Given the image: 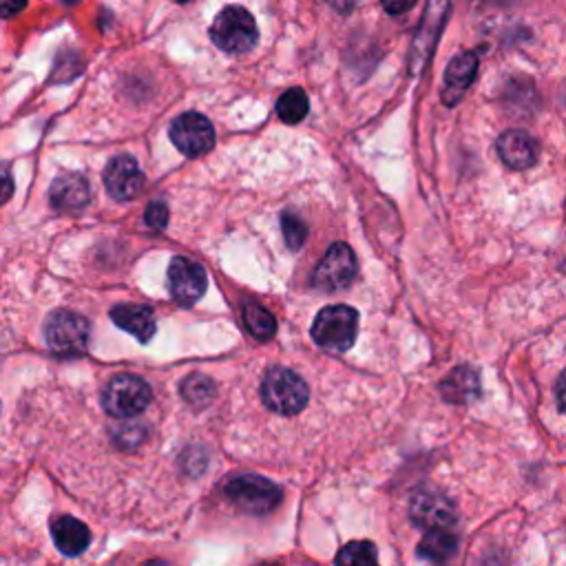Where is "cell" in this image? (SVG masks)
<instances>
[{"label": "cell", "mask_w": 566, "mask_h": 566, "mask_svg": "<svg viewBox=\"0 0 566 566\" xmlns=\"http://www.w3.org/2000/svg\"><path fill=\"white\" fill-rule=\"evenodd\" d=\"M213 43L226 54L241 56L259 43V29L253 14L239 5H230L217 14L211 25Z\"/></svg>", "instance_id": "cell-1"}, {"label": "cell", "mask_w": 566, "mask_h": 566, "mask_svg": "<svg viewBox=\"0 0 566 566\" xmlns=\"http://www.w3.org/2000/svg\"><path fill=\"white\" fill-rule=\"evenodd\" d=\"M310 390L299 374L286 368H272L261 381V401L270 412L295 416L308 405Z\"/></svg>", "instance_id": "cell-2"}, {"label": "cell", "mask_w": 566, "mask_h": 566, "mask_svg": "<svg viewBox=\"0 0 566 566\" xmlns=\"http://www.w3.org/2000/svg\"><path fill=\"white\" fill-rule=\"evenodd\" d=\"M359 332V314L350 306L323 308L312 323V339L323 350H350Z\"/></svg>", "instance_id": "cell-3"}, {"label": "cell", "mask_w": 566, "mask_h": 566, "mask_svg": "<svg viewBox=\"0 0 566 566\" xmlns=\"http://www.w3.org/2000/svg\"><path fill=\"white\" fill-rule=\"evenodd\" d=\"M89 321L78 312L56 310L45 321V341L60 356H80L89 348Z\"/></svg>", "instance_id": "cell-4"}, {"label": "cell", "mask_w": 566, "mask_h": 566, "mask_svg": "<svg viewBox=\"0 0 566 566\" xmlns=\"http://www.w3.org/2000/svg\"><path fill=\"white\" fill-rule=\"evenodd\" d=\"M153 398L151 387L140 376L120 374L113 376L102 394V405L113 418L140 416Z\"/></svg>", "instance_id": "cell-5"}, {"label": "cell", "mask_w": 566, "mask_h": 566, "mask_svg": "<svg viewBox=\"0 0 566 566\" xmlns=\"http://www.w3.org/2000/svg\"><path fill=\"white\" fill-rule=\"evenodd\" d=\"M228 500L246 513H255V516H264L272 509L279 507L281 502V489L275 482L264 476H237L224 487Z\"/></svg>", "instance_id": "cell-6"}, {"label": "cell", "mask_w": 566, "mask_h": 566, "mask_svg": "<svg viewBox=\"0 0 566 566\" xmlns=\"http://www.w3.org/2000/svg\"><path fill=\"white\" fill-rule=\"evenodd\" d=\"M171 142L186 157H202L215 146V129L211 120L202 113L188 111L175 118L171 129Z\"/></svg>", "instance_id": "cell-7"}, {"label": "cell", "mask_w": 566, "mask_h": 566, "mask_svg": "<svg viewBox=\"0 0 566 566\" xmlns=\"http://www.w3.org/2000/svg\"><path fill=\"white\" fill-rule=\"evenodd\" d=\"M356 275V257L348 244H332L317 268L312 272V283L323 292H337L348 288Z\"/></svg>", "instance_id": "cell-8"}, {"label": "cell", "mask_w": 566, "mask_h": 566, "mask_svg": "<svg viewBox=\"0 0 566 566\" xmlns=\"http://www.w3.org/2000/svg\"><path fill=\"white\" fill-rule=\"evenodd\" d=\"M208 277L206 270L193 259L175 257L169 266V290L171 297L182 306H193L206 295Z\"/></svg>", "instance_id": "cell-9"}, {"label": "cell", "mask_w": 566, "mask_h": 566, "mask_svg": "<svg viewBox=\"0 0 566 566\" xmlns=\"http://www.w3.org/2000/svg\"><path fill=\"white\" fill-rule=\"evenodd\" d=\"M104 186L118 202H131L142 191L144 173L131 155H118L104 169Z\"/></svg>", "instance_id": "cell-10"}, {"label": "cell", "mask_w": 566, "mask_h": 566, "mask_svg": "<svg viewBox=\"0 0 566 566\" xmlns=\"http://www.w3.org/2000/svg\"><path fill=\"white\" fill-rule=\"evenodd\" d=\"M410 516L414 524L427 531L449 529L456 522L454 502L438 494H421L412 500Z\"/></svg>", "instance_id": "cell-11"}, {"label": "cell", "mask_w": 566, "mask_h": 566, "mask_svg": "<svg viewBox=\"0 0 566 566\" xmlns=\"http://www.w3.org/2000/svg\"><path fill=\"white\" fill-rule=\"evenodd\" d=\"M447 14H449V0H429V7L421 23V31H418V36L414 40V51H412L414 73L423 65H427V58L432 54L436 38L440 34V27L445 25Z\"/></svg>", "instance_id": "cell-12"}, {"label": "cell", "mask_w": 566, "mask_h": 566, "mask_svg": "<svg viewBox=\"0 0 566 566\" xmlns=\"http://www.w3.org/2000/svg\"><path fill=\"white\" fill-rule=\"evenodd\" d=\"M498 155L513 171H527L538 162V142L527 131L511 129L498 138Z\"/></svg>", "instance_id": "cell-13"}, {"label": "cell", "mask_w": 566, "mask_h": 566, "mask_svg": "<svg viewBox=\"0 0 566 566\" xmlns=\"http://www.w3.org/2000/svg\"><path fill=\"white\" fill-rule=\"evenodd\" d=\"M478 73V56L465 51V54H458L452 62L447 65L445 71V87H443V102L447 107H454L463 96L467 89L471 87Z\"/></svg>", "instance_id": "cell-14"}, {"label": "cell", "mask_w": 566, "mask_h": 566, "mask_svg": "<svg viewBox=\"0 0 566 566\" xmlns=\"http://www.w3.org/2000/svg\"><path fill=\"white\" fill-rule=\"evenodd\" d=\"M91 199V188L82 175H62L49 188V202L60 213L80 211Z\"/></svg>", "instance_id": "cell-15"}, {"label": "cell", "mask_w": 566, "mask_h": 566, "mask_svg": "<svg viewBox=\"0 0 566 566\" xmlns=\"http://www.w3.org/2000/svg\"><path fill=\"white\" fill-rule=\"evenodd\" d=\"M51 538H54L56 547L62 555L76 558V555H82L89 549L91 533L85 522H80L78 518L71 516H62L51 524Z\"/></svg>", "instance_id": "cell-16"}, {"label": "cell", "mask_w": 566, "mask_h": 566, "mask_svg": "<svg viewBox=\"0 0 566 566\" xmlns=\"http://www.w3.org/2000/svg\"><path fill=\"white\" fill-rule=\"evenodd\" d=\"M111 319L120 330L133 334L142 343H149L157 330L155 314L146 306H133V303H122L111 310Z\"/></svg>", "instance_id": "cell-17"}, {"label": "cell", "mask_w": 566, "mask_h": 566, "mask_svg": "<svg viewBox=\"0 0 566 566\" xmlns=\"http://www.w3.org/2000/svg\"><path fill=\"white\" fill-rule=\"evenodd\" d=\"M443 396L449 403H471L480 394V379L476 370L471 368H456L440 385Z\"/></svg>", "instance_id": "cell-18"}, {"label": "cell", "mask_w": 566, "mask_h": 566, "mask_svg": "<svg viewBox=\"0 0 566 566\" xmlns=\"http://www.w3.org/2000/svg\"><path fill=\"white\" fill-rule=\"evenodd\" d=\"M458 549V540L445 529H434L425 533V538L418 544V555L429 562H447L452 560Z\"/></svg>", "instance_id": "cell-19"}, {"label": "cell", "mask_w": 566, "mask_h": 566, "mask_svg": "<svg viewBox=\"0 0 566 566\" xmlns=\"http://www.w3.org/2000/svg\"><path fill=\"white\" fill-rule=\"evenodd\" d=\"M244 326L257 341H270L277 334L275 317L255 301H248L244 306Z\"/></svg>", "instance_id": "cell-20"}, {"label": "cell", "mask_w": 566, "mask_h": 566, "mask_svg": "<svg viewBox=\"0 0 566 566\" xmlns=\"http://www.w3.org/2000/svg\"><path fill=\"white\" fill-rule=\"evenodd\" d=\"M308 111H310L308 93L299 87L288 89L277 100V115L286 124H299L303 118H306Z\"/></svg>", "instance_id": "cell-21"}, {"label": "cell", "mask_w": 566, "mask_h": 566, "mask_svg": "<svg viewBox=\"0 0 566 566\" xmlns=\"http://www.w3.org/2000/svg\"><path fill=\"white\" fill-rule=\"evenodd\" d=\"M182 396L195 407H204L215 396V385L204 374H193L182 383Z\"/></svg>", "instance_id": "cell-22"}, {"label": "cell", "mask_w": 566, "mask_h": 566, "mask_svg": "<svg viewBox=\"0 0 566 566\" xmlns=\"http://www.w3.org/2000/svg\"><path fill=\"white\" fill-rule=\"evenodd\" d=\"M379 553L372 542H350L337 553V564H374Z\"/></svg>", "instance_id": "cell-23"}, {"label": "cell", "mask_w": 566, "mask_h": 566, "mask_svg": "<svg viewBox=\"0 0 566 566\" xmlns=\"http://www.w3.org/2000/svg\"><path fill=\"white\" fill-rule=\"evenodd\" d=\"M281 228H283V237H286V244L292 250H299L303 246V241L308 237V226L303 219L295 213H283L281 215Z\"/></svg>", "instance_id": "cell-24"}, {"label": "cell", "mask_w": 566, "mask_h": 566, "mask_svg": "<svg viewBox=\"0 0 566 566\" xmlns=\"http://www.w3.org/2000/svg\"><path fill=\"white\" fill-rule=\"evenodd\" d=\"M169 224V208L164 202H151L146 208V226H151L153 230H164Z\"/></svg>", "instance_id": "cell-25"}, {"label": "cell", "mask_w": 566, "mask_h": 566, "mask_svg": "<svg viewBox=\"0 0 566 566\" xmlns=\"http://www.w3.org/2000/svg\"><path fill=\"white\" fill-rule=\"evenodd\" d=\"M381 3L387 14L398 16V14L407 12V9H412L416 5V0H381Z\"/></svg>", "instance_id": "cell-26"}, {"label": "cell", "mask_w": 566, "mask_h": 566, "mask_svg": "<svg viewBox=\"0 0 566 566\" xmlns=\"http://www.w3.org/2000/svg\"><path fill=\"white\" fill-rule=\"evenodd\" d=\"M3 5V18H14L27 7V0H0Z\"/></svg>", "instance_id": "cell-27"}, {"label": "cell", "mask_w": 566, "mask_h": 566, "mask_svg": "<svg viewBox=\"0 0 566 566\" xmlns=\"http://www.w3.org/2000/svg\"><path fill=\"white\" fill-rule=\"evenodd\" d=\"M555 396H558V405L560 410L566 412V370L560 374L558 385H555Z\"/></svg>", "instance_id": "cell-28"}, {"label": "cell", "mask_w": 566, "mask_h": 566, "mask_svg": "<svg viewBox=\"0 0 566 566\" xmlns=\"http://www.w3.org/2000/svg\"><path fill=\"white\" fill-rule=\"evenodd\" d=\"M326 3H328L332 9H337L339 14H350L352 9L356 7V3H359V0H326Z\"/></svg>", "instance_id": "cell-29"}, {"label": "cell", "mask_w": 566, "mask_h": 566, "mask_svg": "<svg viewBox=\"0 0 566 566\" xmlns=\"http://www.w3.org/2000/svg\"><path fill=\"white\" fill-rule=\"evenodd\" d=\"M9 193H12V177L5 173V199H9Z\"/></svg>", "instance_id": "cell-30"}, {"label": "cell", "mask_w": 566, "mask_h": 566, "mask_svg": "<svg viewBox=\"0 0 566 566\" xmlns=\"http://www.w3.org/2000/svg\"><path fill=\"white\" fill-rule=\"evenodd\" d=\"M65 3H78V0H65Z\"/></svg>", "instance_id": "cell-31"}, {"label": "cell", "mask_w": 566, "mask_h": 566, "mask_svg": "<svg viewBox=\"0 0 566 566\" xmlns=\"http://www.w3.org/2000/svg\"><path fill=\"white\" fill-rule=\"evenodd\" d=\"M180 3H186V0H180Z\"/></svg>", "instance_id": "cell-32"}]
</instances>
